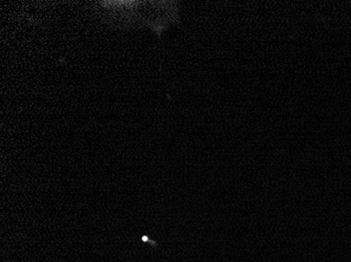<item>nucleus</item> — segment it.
Here are the masks:
<instances>
[]
</instances>
